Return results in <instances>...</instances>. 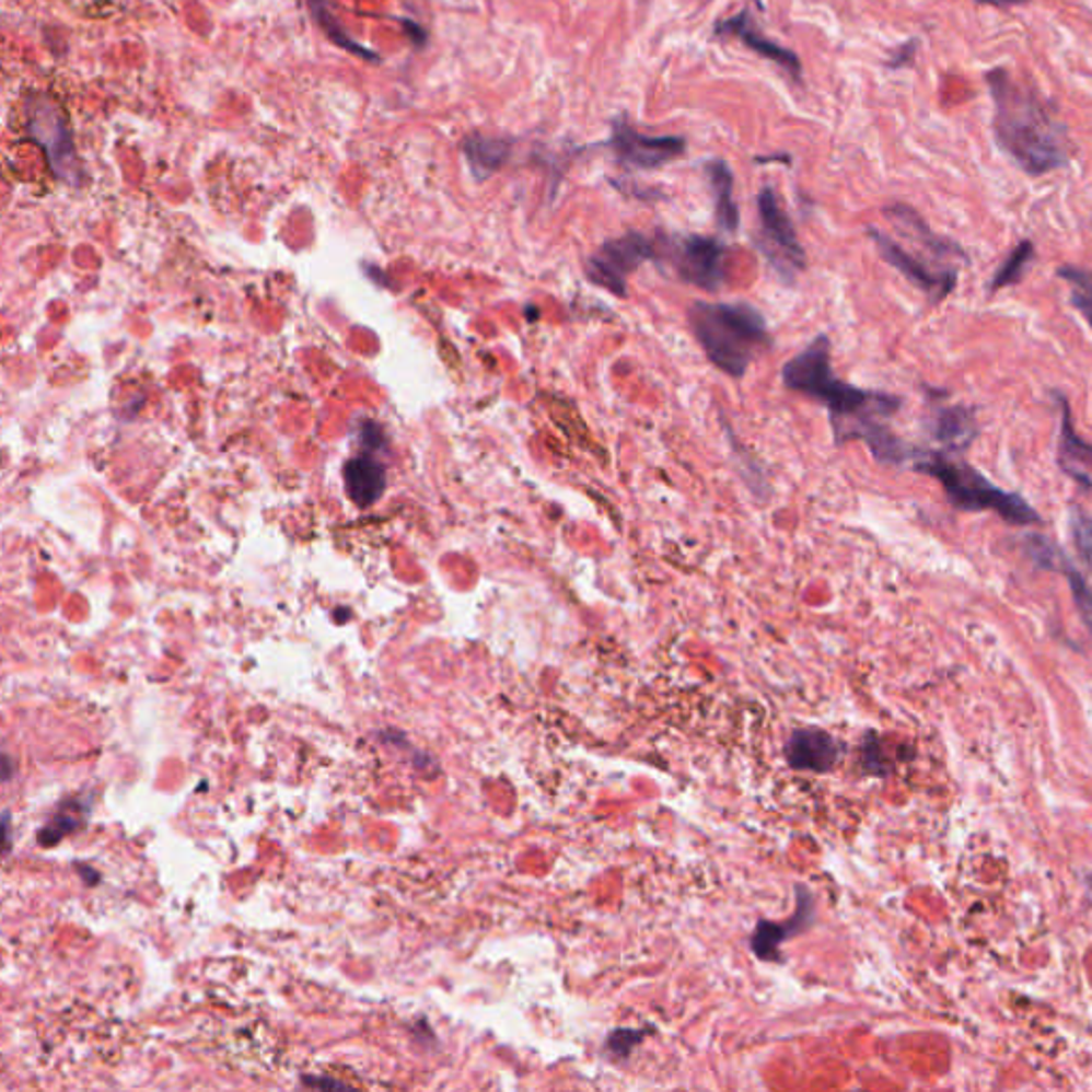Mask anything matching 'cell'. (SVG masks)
<instances>
[{"label":"cell","instance_id":"cell-1","mask_svg":"<svg viewBox=\"0 0 1092 1092\" xmlns=\"http://www.w3.org/2000/svg\"><path fill=\"white\" fill-rule=\"evenodd\" d=\"M781 380L790 391L828 408L839 444L862 440L883 465H905L920 457L922 449L901 440L885 422L903 408V399L843 382L833 370V346L828 336L815 337L802 352L792 357L783 365Z\"/></svg>","mask_w":1092,"mask_h":1092},{"label":"cell","instance_id":"cell-2","mask_svg":"<svg viewBox=\"0 0 1092 1092\" xmlns=\"http://www.w3.org/2000/svg\"><path fill=\"white\" fill-rule=\"evenodd\" d=\"M995 101L992 135L1001 152L1024 173L1039 177L1069 163L1067 127L1056 118L1044 96L1018 82L1006 67L986 73Z\"/></svg>","mask_w":1092,"mask_h":1092},{"label":"cell","instance_id":"cell-3","mask_svg":"<svg viewBox=\"0 0 1092 1092\" xmlns=\"http://www.w3.org/2000/svg\"><path fill=\"white\" fill-rule=\"evenodd\" d=\"M689 327L709 361L730 379H743L772 341L762 312L745 301H696Z\"/></svg>","mask_w":1092,"mask_h":1092},{"label":"cell","instance_id":"cell-4","mask_svg":"<svg viewBox=\"0 0 1092 1092\" xmlns=\"http://www.w3.org/2000/svg\"><path fill=\"white\" fill-rule=\"evenodd\" d=\"M914 469L941 483L950 504L965 512H995L1009 525H1037L1042 514L1022 496L1003 491L981 472L961 460H952L943 451H922Z\"/></svg>","mask_w":1092,"mask_h":1092},{"label":"cell","instance_id":"cell-5","mask_svg":"<svg viewBox=\"0 0 1092 1092\" xmlns=\"http://www.w3.org/2000/svg\"><path fill=\"white\" fill-rule=\"evenodd\" d=\"M757 251L764 254V258L786 284H794L806 267V253L800 244L790 213L783 210L777 193L770 186H766L757 195Z\"/></svg>","mask_w":1092,"mask_h":1092},{"label":"cell","instance_id":"cell-6","mask_svg":"<svg viewBox=\"0 0 1092 1092\" xmlns=\"http://www.w3.org/2000/svg\"><path fill=\"white\" fill-rule=\"evenodd\" d=\"M660 251L647 235L630 231L615 240L604 242L589 256L585 265L589 282L615 297L628 294V278L647 260H658Z\"/></svg>","mask_w":1092,"mask_h":1092},{"label":"cell","instance_id":"cell-7","mask_svg":"<svg viewBox=\"0 0 1092 1092\" xmlns=\"http://www.w3.org/2000/svg\"><path fill=\"white\" fill-rule=\"evenodd\" d=\"M671 263L674 274L707 293H717L725 282L728 248L709 235H681L671 240Z\"/></svg>","mask_w":1092,"mask_h":1092},{"label":"cell","instance_id":"cell-8","mask_svg":"<svg viewBox=\"0 0 1092 1092\" xmlns=\"http://www.w3.org/2000/svg\"><path fill=\"white\" fill-rule=\"evenodd\" d=\"M869 237L873 240L878 253L882 254L883 260L892 265L896 271H901L907 280H911L916 287H920L930 301H943L950 293H954L959 284V267L950 265H932L930 260L922 258L920 254L909 253L903 244H898L894 237L883 233L880 229L871 226Z\"/></svg>","mask_w":1092,"mask_h":1092},{"label":"cell","instance_id":"cell-9","mask_svg":"<svg viewBox=\"0 0 1092 1092\" xmlns=\"http://www.w3.org/2000/svg\"><path fill=\"white\" fill-rule=\"evenodd\" d=\"M28 130L33 139L45 150L54 175L65 182L80 184V161L69 128L65 125V118L60 116L54 103H49L47 98H39L37 103L31 105Z\"/></svg>","mask_w":1092,"mask_h":1092},{"label":"cell","instance_id":"cell-10","mask_svg":"<svg viewBox=\"0 0 1092 1092\" xmlns=\"http://www.w3.org/2000/svg\"><path fill=\"white\" fill-rule=\"evenodd\" d=\"M608 146L617 159L631 169H658L673 163L687 150V141L676 135L651 137L631 127L626 118H615Z\"/></svg>","mask_w":1092,"mask_h":1092},{"label":"cell","instance_id":"cell-11","mask_svg":"<svg viewBox=\"0 0 1092 1092\" xmlns=\"http://www.w3.org/2000/svg\"><path fill=\"white\" fill-rule=\"evenodd\" d=\"M883 213H885V218L894 224V229L905 240H909L911 244H916L918 248H922L932 260H941V263H945L948 258L950 260H954V258L968 260L965 251L956 242H952V240H948L943 235H937L928 226L925 218L918 211L914 210L911 206L892 204V206H887L883 210ZM945 265H950V263H945Z\"/></svg>","mask_w":1092,"mask_h":1092},{"label":"cell","instance_id":"cell-12","mask_svg":"<svg viewBox=\"0 0 1092 1092\" xmlns=\"http://www.w3.org/2000/svg\"><path fill=\"white\" fill-rule=\"evenodd\" d=\"M930 438L941 446L943 453H965L977 435L975 410L971 406H937L926 420Z\"/></svg>","mask_w":1092,"mask_h":1092},{"label":"cell","instance_id":"cell-13","mask_svg":"<svg viewBox=\"0 0 1092 1092\" xmlns=\"http://www.w3.org/2000/svg\"><path fill=\"white\" fill-rule=\"evenodd\" d=\"M717 35H730V37H736L739 42H743V45H747L750 49H754L756 54H759L762 58L766 60H772L777 62L779 67H783V71H788L794 80H799L802 75V65H800L799 56L786 47H781L779 43L770 42L768 37H764L759 31L756 28V24L752 22L750 13L747 11H741L736 13L734 18L725 20V22H719L717 28H715Z\"/></svg>","mask_w":1092,"mask_h":1092},{"label":"cell","instance_id":"cell-14","mask_svg":"<svg viewBox=\"0 0 1092 1092\" xmlns=\"http://www.w3.org/2000/svg\"><path fill=\"white\" fill-rule=\"evenodd\" d=\"M786 757L790 766L799 770L826 772L839 759L837 741L822 730H799L790 736L786 745Z\"/></svg>","mask_w":1092,"mask_h":1092},{"label":"cell","instance_id":"cell-15","mask_svg":"<svg viewBox=\"0 0 1092 1092\" xmlns=\"http://www.w3.org/2000/svg\"><path fill=\"white\" fill-rule=\"evenodd\" d=\"M344 483L350 500L357 506L379 502L386 489V472L372 457H355L344 467Z\"/></svg>","mask_w":1092,"mask_h":1092},{"label":"cell","instance_id":"cell-16","mask_svg":"<svg viewBox=\"0 0 1092 1092\" xmlns=\"http://www.w3.org/2000/svg\"><path fill=\"white\" fill-rule=\"evenodd\" d=\"M510 152H512V141L502 137L472 135L463 141L465 161L478 182L491 177L493 173L504 167L506 161L510 159Z\"/></svg>","mask_w":1092,"mask_h":1092},{"label":"cell","instance_id":"cell-17","mask_svg":"<svg viewBox=\"0 0 1092 1092\" xmlns=\"http://www.w3.org/2000/svg\"><path fill=\"white\" fill-rule=\"evenodd\" d=\"M1060 408V444H1058V463L1060 467L1073 476L1078 465H1092V444L1080 438L1073 425V413L1065 395L1054 393Z\"/></svg>","mask_w":1092,"mask_h":1092},{"label":"cell","instance_id":"cell-18","mask_svg":"<svg viewBox=\"0 0 1092 1092\" xmlns=\"http://www.w3.org/2000/svg\"><path fill=\"white\" fill-rule=\"evenodd\" d=\"M705 171L713 188L717 224L723 231L734 233L741 222L739 206L734 201V175L725 161H711L705 165Z\"/></svg>","mask_w":1092,"mask_h":1092},{"label":"cell","instance_id":"cell-19","mask_svg":"<svg viewBox=\"0 0 1092 1092\" xmlns=\"http://www.w3.org/2000/svg\"><path fill=\"white\" fill-rule=\"evenodd\" d=\"M804 911H806V903L800 901L799 918L794 920V925L779 926L770 925V922H759L756 932H754V939H752V948H754L757 959H762V961H775L779 956V945L792 932H797L799 926L809 922V918L804 916Z\"/></svg>","mask_w":1092,"mask_h":1092},{"label":"cell","instance_id":"cell-20","mask_svg":"<svg viewBox=\"0 0 1092 1092\" xmlns=\"http://www.w3.org/2000/svg\"><path fill=\"white\" fill-rule=\"evenodd\" d=\"M1035 256V246L1031 240H1022L1011 253H1009L1008 258L1003 260V265L997 269V274L992 276L990 280V293H997L1001 289H1008V287H1013L1022 280L1029 263L1033 260Z\"/></svg>","mask_w":1092,"mask_h":1092},{"label":"cell","instance_id":"cell-21","mask_svg":"<svg viewBox=\"0 0 1092 1092\" xmlns=\"http://www.w3.org/2000/svg\"><path fill=\"white\" fill-rule=\"evenodd\" d=\"M1056 274L1065 282H1069L1073 307L1087 318V323L1092 327V271L1080 269L1076 265H1065Z\"/></svg>","mask_w":1092,"mask_h":1092},{"label":"cell","instance_id":"cell-22","mask_svg":"<svg viewBox=\"0 0 1092 1092\" xmlns=\"http://www.w3.org/2000/svg\"><path fill=\"white\" fill-rule=\"evenodd\" d=\"M305 2L310 4V9H312L314 18L318 20V24L325 28V33H327V35H329V37L337 43V45H341V47L350 49L352 54H359L361 58H368V60H379V56H376V54H372V51H370V49H365L361 43L352 42V39L346 35V31H344V28L337 24L336 20H334V15H332V11H329L327 0H305Z\"/></svg>","mask_w":1092,"mask_h":1092},{"label":"cell","instance_id":"cell-23","mask_svg":"<svg viewBox=\"0 0 1092 1092\" xmlns=\"http://www.w3.org/2000/svg\"><path fill=\"white\" fill-rule=\"evenodd\" d=\"M1056 572H1060V574L1067 579V583H1069V588H1071L1073 600H1076V606H1078V611H1080L1082 619H1084V621H1087V624H1089L1092 628V589L1091 585L1087 583L1084 574H1082V572H1080V570L1071 564V559H1069L1067 555H1065V557H1062V561L1058 564Z\"/></svg>","mask_w":1092,"mask_h":1092},{"label":"cell","instance_id":"cell-24","mask_svg":"<svg viewBox=\"0 0 1092 1092\" xmlns=\"http://www.w3.org/2000/svg\"><path fill=\"white\" fill-rule=\"evenodd\" d=\"M1069 530L1080 561L1092 572V512L1082 510L1080 506H1073L1069 516Z\"/></svg>","mask_w":1092,"mask_h":1092},{"label":"cell","instance_id":"cell-25","mask_svg":"<svg viewBox=\"0 0 1092 1092\" xmlns=\"http://www.w3.org/2000/svg\"><path fill=\"white\" fill-rule=\"evenodd\" d=\"M1022 546H1024V553L1026 557L1042 570H1056L1058 561L1062 559L1065 550L1058 545H1054L1052 541H1048L1046 536L1042 534H1029L1024 536L1022 541Z\"/></svg>","mask_w":1092,"mask_h":1092},{"label":"cell","instance_id":"cell-26","mask_svg":"<svg viewBox=\"0 0 1092 1092\" xmlns=\"http://www.w3.org/2000/svg\"><path fill=\"white\" fill-rule=\"evenodd\" d=\"M73 802L71 804H65V809L49 822V826H45L42 833H39V843L49 847V845H56L58 840L62 837H67L69 833L78 830L80 824H82V815H75L73 813Z\"/></svg>","mask_w":1092,"mask_h":1092},{"label":"cell","instance_id":"cell-27","mask_svg":"<svg viewBox=\"0 0 1092 1092\" xmlns=\"http://www.w3.org/2000/svg\"><path fill=\"white\" fill-rule=\"evenodd\" d=\"M918 45H920L918 39H909V42L903 43L901 47H896L892 51V56L887 58V69H903V67L911 65L914 58H916V54H918Z\"/></svg>","mask_w":1092,"mask_h":1092},{"label":"cell","instance_id":"cell-28","mask_svg":"<svg viewBox=\"0 0 1092 1092\" xmlns=\"http://www.w3.org/2000/svg\"><path fill=\"white\" fill-rule=\"evenodd\" d=\"M303 1082H305V1084H310V1087H318V1089H325V1087H332V1089H339V1087H344V1084H339V1082H336V1080H325V1078H323V1080H314V1078H303Z\"/></svg>","mask_w":1092,"mask_h":1092},{"label":"cell","instance_id":"cell-29","mask_svg":"<svg viewBox=\"0 0 1092 1092\" xmlns=\"http://www.w3.org/2000/svg\"><path fill=\"white\" fill-rule=\"evenodd\" d=\"M979 4H990V7H999V9H1006V7H1015V4H1022L1026 0H975Z\"/></svg>","mask_w":1092,"mask_h":1092},{"label":"cell","instance_id":"cell-30","mask_svg":"<svg viewBox=\"0 0 1092 1092\" xmlns=\"http://www.w3.org/2000/svg\"><path fill=\"white\" fill-rule=\"evenodd\" d=\"M2 826H4V843H7L4 851L9 853V849H11V815H9V811H4V815H2Z\"/></svg>","mask_w":1092,"mask_h":1092},{"label":"cell","instance_id":"cell-31","mask_svg":"<svg viewBox=\"0 0 1092 1092\" xmlns=\"http://www.w3.org/2000/svg\"><path fill=\"white\" fill-rule=\"evenodd\" d=\"M2 768H4V781H9L11 779V757L7 754L2 756Z\"/></svg>","mask_w":1092,"mask_h":1092},{"label":"cell","instance_id":"cell-32","mask_svg":"<svg viewBox=\"0 0 1092 1092\" xmlns=\"http://www.w3.org/2000/svg\"><path fill=\"white\" fill-rule=\"evenodd\" d=\"M1089 883H1091V887H1092V875H1091V878H1089Z\"/></svg>","mask_w":1092,"mask_h":1092}]
</instances>
